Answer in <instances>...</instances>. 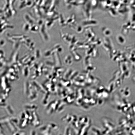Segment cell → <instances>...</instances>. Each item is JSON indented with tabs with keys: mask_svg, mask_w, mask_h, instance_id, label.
Segmentation results:
<instances>
[{
	"mask_svg": "<svg viewBox=\"0 0 135 135\" xmlns=\"http://www.w3.org/2000/svg\"><path fill=\"white\" fill-rule=\"evenodd\" d=\"M47 125L51 130L54 131H57L58 129L57 125L54 123H50Z\"/></svg>",
	"mask_w": 135,
	"mask_h": 135,
	"instance_id": "6da1fadb",
	"label": "cell"
},
{
	"mask_svg": "<svg viewBox=\"0 0 135 135\" xmlns=\"http://www.w3.org/2000/svg\"><path fill=\"white\" fill-rule=\"evenodd\" d=\"M30 135H36V133L34 131H32L30 133Z\"/></svg>",
	"mask_w": 135,
	"mask_h": 135,
	"instance_id": "7a4b0ae2",
	"label": "cell"
}]
</instances>
